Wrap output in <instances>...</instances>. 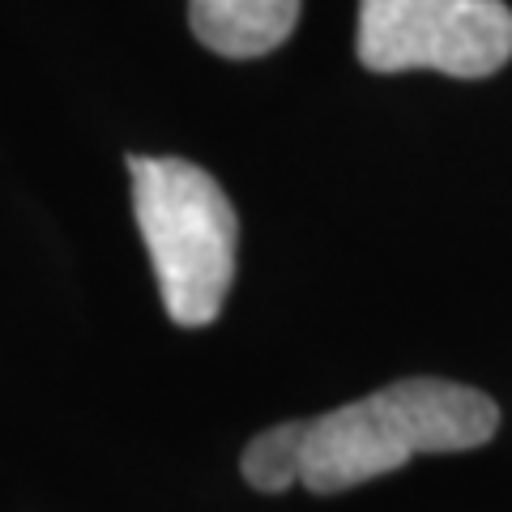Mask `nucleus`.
I'll return each instance as SVG.
<instances>
[{
    "label": "nucleus",
    "mask_w": 512,
    "mask_h": 512,
    "mask_svg": "<svg viewBox=\"0 0 512 512\" xmlns=\"http://www.w3.org/2000/svg\"><path fill=\"white\" fill-rule=\"evenodd\" d=\"M188 26L214 56L256 60L295 35L299 0H188Z\"/></svg>",
    "instance_id": "nucleus-4"
},
{
    "label": "nucleus",
    "mask_w": 512,
    "mask_h": 512,
    "mask_svg": "<svg viewBox=\"0 0 512 512\" xmlns=\"http://www.w3.org/2000/svg\"><path fill=\"white\" fill-rule=\"evenodd\" d=\"M359 64L372 73L436 69L478 82L512 60L504 0H359Z\"/></svg>",
    "instance_id": "nucleus-3"
},
{
    "label": "nucleus",
    "mask_w": 512,
    "mask_h": 512,
    "mask_svg": "<svg viewBox=\"0 0 512 512\" xmlns=\"http://www.w3.org/2000/svg\"><path fill=\"white\" fill-rule=\"evenodd\" d=\"M133 210L167 316L201 329L222 312L235 282V205L205 167L188 158H128Z\"/></svg>",
    "instance_id": "nucleus-2"
},
{
    "label": "nucleus",
    "mask_w": 512,
    "mask_h": 512,
    "mask_svg": "<svg viewBox=\"0 0 512 512\" xmlns=\"http://www.w3.org/2000/svg\"><path fill=\"white\" fill-rule=\"evenodd\" d=\"M303 448H308V423H278L261 431L248 448H244V483L252 491L278 495L303 483Z\"/></svg>",
    "instance_id": "nucleus-5"
},
{
    "label": "nucleus",
    "mask_w": 512,
    "mask_h": 512,
    "mask_svg": "<svg viewBox=\"0 0 512 512\" xmlns=\"http://www.w3.org/2000/svg\"><path fill=\"white\" fill-rule=\"evenodd\" d=\"M500 431V406L483 389L436 376L384 384L363 402L308 423L303 487L338 495L402 470L419 453H466Z\"/></svg>",
    "instance_id": "nucleus-1"
}]
</instances>
